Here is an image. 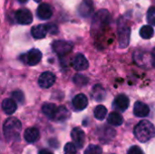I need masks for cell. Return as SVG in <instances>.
Masks as SVG:
<instances>
[{
	"label": "cell",
	"mask_w": 155,
	"mask_h": 154,
	"mask_svg": "<svg viewBox=\"0 0 155 154\" xmlns=\"http://www.w3.org/2000/svg\"><path fill=\"white\" fill-rule=\"evenodd\" d=\"M35 2H40L41 0H35Z\"/></svg>",
	"instance_id": "obj_35"
},
{
	"label": "cell",
	"mask_w": 155,
	"mask_h": 154,
	"mask_svg": "<svg viewBox=\"0 0 155 154\" xmlns=\"http://www.w3.org/2000/svg\"><path fill=\"white\" fill-rule=\"evenodd\" d=\"M130 34H131V28L126 25V23L119 22L118 24V37L119 43L121 47H127L130 42Z\"/></svg>",
	"instance_id": "obj_4"
},
{
	"label": "cell",
	"mask_w": 155,
	"mask_h": 154,
	"mask_svg": "<svg viewBox=\"0 0 155 154\" xmlns=\"http://www.w3.org/2000/svg\"><path fill=\"white\" fill-rule=\"evenodd\" d=\"M15 20L20 25H29L33 22L32 13L26 8L19 9L15 12Z\"/></svg>",
	"instance_id": "obj_8"
},
{
	"label": "cell",
	"mask_w": 155,
	"mask_h": 154,
	"mask_svg": "<svg viewBox=\"0 0 155 154\" xmlns=\"http://www.w3.org/2000/svg\"><path fill=\"white\" fill-rule=\"evenodd\" d=\"M129 104H130L129 98L124 94L117 95L116 98L114 99V107L122 112H124L129 107Z\"/></svg>",
	"instance_id": "obj_15"
},
{
	"label": "cell",
	"mask_w": 155,
	"mask_h": 154,
	"mask_svg": "<svg viewBox=\"0 0 155 154\" xmlns=\"http://www.w3.org/2000/svg\"><path fill=\"white\" fill-rule=\"evenodd\" d=\"M21 58H22L21 60L25 64H26L30 66H33V65L37 64L41 61L42 53L38 49H31L25 54H23L21 56Z\"/></svg>",
	"instance_id": "obj_5"
},
{
	"label": "cell",
	"mask_w": 155,
	"mask_h": 154,
	"mask_svg": "<svg viewBox=\"0 0 155 154\" xmlns=\"http://www.w3.org/2000/svg\"><path fill=\"white\" fill-rule=\"evenodd\" d=\"M55 82V75L52 72H44L38 78V84L41 88H50Z\"/></svg>",
	"instance_id": "obj_7"
},
{
	"label": "cell",
	"mask_w": 155,
	"mask_h": 154,
	"mask_svg": "<svg viewBox=\"0 0 155 154\" xmlns=\"http://www.w3.org/2000/svg\"><path fill=\"white\" fill-rule=\"evenodd\" d=\"M93 96L96 101L100 102V101H103L105 99L106 93H105L104 89L100 84H96L93 90Z\"/></svg>",
	"instance_id": "obj_22"
},
{
	"label": "cell",
	"mask_w": 155,
	"mask_h": 154,
	"mask_svg": "<svg viewBox=\"0 0 155 154\" xmlns=\"http://www.w3.org/2000/svg\"><path fill=\"white\" fill-rule=\"evenodd\" d=\"M153 34H154V30L153 28V25H143L140 30V35L143 39H150L153 36Z\"/></svg>",
	"instance_id": "obj_23"
},
{
	"label": "cell",
	"mask_w": 155,
	"mask_h": 154,
	"mask_svg": "<svg viewBox=\"0 0 155 154\" xmlns=\"http://www.w3.org/2000/svg\"><path fill=\"white\" fill-rule=\"evenodd\" d=\"M52 46H53V50L59 56H64V55H66L73 49V45L70 43H68L66 41H62V40L54 41L53 43V45Z\"/></svg>",
	"instance_id": "obj_6"
},
{
	"label": "cell",
	"mask_w": 155,
	"mask_h": 154,
	"mask_svg": "<svg viewBox=\"0 0 155 154\" xmlns=\"http://www.w3.org/2000/svg\"><path fill=\"white\" fill-rule=\"evenodd\" d=\"M39 130L35 127L27 128L24 133V138L28 143H34L39 139Z\"/></svg>",
	"instance_id": "obj_16"
},
{
	"label": "cell",
	"mask_w": 155,
	"mask_h": 154,
	"mask_svg": "<svg viewBox=\"0 0 155 154\" xmlns=\"http://www.w3.org/2000/svg\"><path fill=\"white\" fill-rule=\"evenodd\" d=\"M150 113V108L147 104L142 102H136L134 107V113L137 117H146Z\"/></svg>",
	"instance_id": "obj_14"
},
{
	"label": "cell",
	"mask_w": 155,
	"mask_h": 154,
	"mask_svg": "<svg viewBox=\"0 0 155 154\" xmlns=\"http://www.w3.org/2000/svg\"><path fill=\"white\" fill-rule=\"evenodd\" d=\"M147 22L151 25H155V6H151L147 12Z\"/></svg>",
	"instance_id": "obj_26"
},
{
	"label": "cell",
	"mask_w": 155,
	"mask_h": 154,
	"mask_svg": "<svg viewBox=\"0 0 155 154\" xmlns=\"http://www.w3.org/2000/svg\"><path fill=\"white\" fill-rule=\"evenodd\" d=\"M79 15L84 17L87 18L90 17L94 14V4L92 0H83L78 8Z\"/></svg>",
	"instance_id": "obj_9"
},
{
	"label": "cell",
	"mask_w": 155,
	"mask_h": 154,
	"mask_svg": "<svg viewBox=\"0 0 155 154\" xmlns=\"http://www.w3.org/2000/svg\"><path fill=\"white\" fill-rule=\"evenodd\" d=\"M152 64L155 67V48L153 50V53H152Z\"/></svg>",
	"instance_id": "obj_32"
},
{
	"label": "cell",
	"mask_w": 155,
	"mask_h": 154,
	"mask_svg": "<svg viewBox=\"0 0 155 154\" xmlns=\"http://www.w3.org/2000/svg\"><path fill=\"white\" fill-rule=\"evenodd\" d=\"M111 22V15L110 13L106 9L99 10L94 17L92 29L96 33L104 29L106 25H108Z\"/></svg>",
	"instance_id": "obj_3"
},
{
	"label": "cell",
	"mask_w": 155,
	"mask_h": 154,
	"mask_svg": "<svg viewBox=\"0 0 155 154\" xmlns=\"http://www.w3.org/2000/svg\"><path fill=\"white\" fill-rule=\"evenodd\" d=\"M22 129V124L20 121L15 117H10L5 120L3 125V133L5 138L9 141H16L20 137V132Z\"/></svg>",
	"instance_id": "obj_2"
},
{
	"label": "cell",
	"mask_w": 155,
	"mask_h": 154,
	"mask_svg": "<svg viewBox=\"0 0 155 154\" xmlns=\"http://www.w3.org/2000/svg\"><path fill=\"white\" fill-rule=\"evenodd\" d=\"M84 154H102V149L98 145H94L91 144L87 147L85 150Z\"/></svg>",
	"instance_id": "obj_27"
},
{
	"label": "cell",
	"mask_w": 155,
	"mask_h": 154,
	"mask_svg": "<svg viewBox=\"0 0 155 154\" xmlns=\"http://www.w3.org/2000/svg\"><path fill=\"white\" fill-rule=\"evenodd\" d=\"M38 154H54V153H52L51 152H49V151H47V150H41Z\"/></svg>",
	"instance_id": "obj_33"
},
{
	"label": "cell",
	"mask_w": 155,
	"mask_h": 154,
	"mask_svg": "<svg viewBox=\"0 0 155 154\" xmlns=\"http://www.w3.org/2000/svg\"><path fill=\"white\" fill-rule=\"evenodd\" d=\"M36 15L37 17L41 20H47L52 17L53 15V9L49 4L43 3L39 5L36 10Z\"/></svg>",
	"instance_id": "obj_10"
},
{
	"label": "cell",
	"mask_w": 155,
	"mask_h": 154,
	"mask_svg": "<svg viewBox=\"0 0 155 154\" xmlns=\"http://www.w3.org/2000/svg\"><path fill=\"white\" fill-rule=\"evenodd\" d=\"M71 137L73 141L74 142V144H76L78 147L82 148L84 146V142H85V134H84V132L81 128L79 127L74 128L71 132Z\"/></svg>",
	"instance_id": "obj_11"
},
{
	"label": "cell",
	"mask_w": 155,
	"mask_h": 154,
	"mask_svg": "<svg viewBox=\"0 0 155 154\" xmlns=\"http://www.w3.org/2000/svg\"><path fill=\"white\" fill-rule=\"evenodd\" d=\"M12 97L14 100H15L18 103H23L24 102V94L21 91H15L12 93Z\"/></svg>",
	"instance_id": "obj_29"
},
{
	"label": "cell",
	"mask_w": 155,
	"mask_h": 154,
	"mask_svg": "<svg viewBox=\"0 0 155 154\" xmlns=\"http://www.w3.org/2000/svg\"><path fill=\"white\" fill-rule=\"evenodd\" d=\"M56 110H57V107H56V105L54 103H45L42 106V112H43V113L46 117H48L49 119H52V120H54V117L55 115Z\"/></svg>",
	"instance_id": "obj_19"
},
{
	"label": "cell",
	"mask_w": 155,
	"mask_h": 154,
	"mask_svg": "<svg viewBox=\"0 0 155 154\" xmlns=\"http://www.w3.org/2000/svg\"><path fill=\"white\" fill-rule=\"evenodd\" d=\"M73 82L79 86H84L88 84V78L82 74H75L73 78Z\"/></svg>",
	"instance_id": "obj_25"
},
{
	"label": "cell",
	"mask_w": 155,
	"mask_h": 154,
	"mask_svg": "<svg viewBox=\"0 0 155 154\" xmlns=\"http://www.w3.org/2000/svg\"><path fill=\"white\" fill-rule=\"evenodd\" d=\"M107 122L109 124H111L113 126H120L124 123V118L119 113L113 112V113H109V115L107 117Z\"/></svg>",
	"instance_id": "obj_21"
},
{
	"label": "cell",
	"mask_w": 155,
	"mask_h": 154,
	"mask_svg": "<svg viewBox=\"0 0 155 154\" xmlns=\"http://www.w3.org/2000/svg\"><path fill=\"white\" fill-rule=\"evenodd\" d=\"M47 33H48V28L47 25H38L31 29V34L35 39H42L45 37Z\"/></svg>",
	"instance_id": "obj_18"
},
{
	"label": "cell",
	"mask_w": 155,
	"mask_h": 154,
	"mask_svg": "<svg viewBox=\"0 0 155 154\" xmlns=\"http://www.w3.org/2000/svg\"><path fill=\"white\" fill-rule=\"evenodd\" d=\"M47 28H48V32H50L53 34H56L58 32L57 27L54 25H47Z\"/></svg>",
	"instance_id": "obj_31"
},
{
	"label": "cell",
	"mask_w": 155,
	"mask_h": 154,
	"mask_svg": "<svg viewBox=\"0 0 155 154\" xmlns=\"http://www.w3.org/2000/svg\"><path fill=\"white\" fill-rule=\"evenodd\" d=\"M127 154H144L143 150L139 147V146H132L129 150H128V152Z\"/></svg>",
	"instance_id": "obj_30"
},
{
	"label": "cell",
	"mask_w": 155,
	"mask_h": 154,
	"mask_svg": "<svg viewBox=\"0 0 155 154\" xmlns=\"http://www.w3.org/2000/svg\"><path fill=\"white\" fill-rule=\"evenodd\" d=\"M70 116V113L64 106H59L56 110L55 115L54 117V120L56 122H64L67 120Z\"/></svg>",
	"instance_id": "obj_20"
},
{
	"label": "cell",
	"mask_w": 155,
	"mask_h": 154,
	"mask_svg": "<svg viewBox=\"0 0 155 154\" xmlns=\"http://www.w3.org/2000/svg\"><path fill=\"white\" fill-rule=\"evenodd\" d=\"M73 66L76 71H84L88 68L89 66V63L87 61V59L85 58V56L82 54H78L75 55V57L74 58L73 61Z\"/></svg>",
	"instance_id": "obj_12"
},
{
	"label": "cell",
	"mask_w": 155,
	"mask_h": 154,
	"mask_svg": "<svg viewBox=\"0 0 155 154\" xmlns=\"http://www.w3.org/2000/svg\"><path fill=\"white\" fill-rule=\"evenodd\" d=\"M94 115L97 120L103 121L107 115V109L104 105H97L94 111Z\"/></svg>",
	"instance_id": "obj_24"
},
{
	"label": "cell",
	"mask_w": 155,
	"mask_h": 154,
	"mask_svg": "<svg viewBox=\"0 0 155 154\" xmlns=\"http://www.w3.org/2000/svg\"><path fill=\"white\" fill-rule=\"evenodd\" d=\"M134 133L140 143H147L155 136V128L151 122L143 120L135 126Z\"/></svg>",
	"instance_id": "obj_1"
},
{
	"label": "cell",
	"mask_w": 155,
	"mask_h": 154,
	"mask_svg": "<svg viewBox=\"0 0 155 154\" xmlns=\"http://www.w3.org/2000/svg\"><path fill=\"white\" fill-rule=\"evenodd\" d=\"M19 3H22V4H24V3H26L27 2V0H17Z\"/></svg>",
	"instance_id": "obj_34"
},
{
	"label": "cell",
	"mask_w": 155,
	"mask_h": 154,
	"mask_svg": "<svg viewBox=\"0 0 155 154\" xmlns=\"http://www.w3.org/2000/svg\"><path fill=\"white\" fill-rule=\"evenodd\" d=\"M64 154H76V147L73 143H68L65 144L64 149Z\"/></svg>",
	"instance_id": "obj_28"
},
{
	"label": "cell",
	"mask_w": 155,
	"mask_h": 154,
	"mask_svg": "<svg viewBox=\"0 0 155 154\" xmlns=\"http://www.w3.org/2000/svg\"><path fill=\"white\" fill-rule=\"evenodd\" d=\"M16 108H17L16 101L14 99L7 98L2 102V109H3L4 113L8 114V115L13 114L16 111Z\"/></svg>",
	"instance_id": "obj_17"
},
{
	"label": "cell",
	"mask_w": 155,
	"mask_h": 154,
	"mask_svg": "<svg viewBox=\"0 0 155 154\" xmlns=\"http://www.w3.org/2000/svg\"><path fill=\"white\" fill-rule=\"evenodd\" d=\"M73 106L76 111H83L88 105V99L84 93L75 95L73 99Z\"/></svg>",
	"instance_id": "obj_13"
}]
</instances>
